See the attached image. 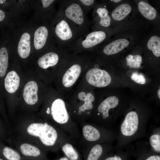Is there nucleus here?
Masks as SVG:
<instances>
[{"mask_svg":"<svg viewBox=\"0 0 160 160\" xmlns=\"http://www.w3.org/2000/svg\"><path fill=\"white\" fill-rule=\"evenodd\" d=\"M89 63L79 83L91 88H103L109 85L111 81L109 73L106 70L99 68L98 65H95L93 68L91 67Z\"/></svg>","mask_w":160,"mask_h":160,"instance_id":"nucleus-8","label":"nucleus"},{"mask_svg":"<svg viewBox=\"0 0 160 160\" xmlns=\"http://www.w3.org/2000/svg\"><path fill=\"white\" fill-rule=\"evenodd\" d=\"M106 37V34L103 31H96L87 33L75 40L68 46L69 51L76 54L81 53L103 42Z\"/></svg>","mask_w":160,"mask_h":160,"instance_id":"nucleus-9","label":"nucleus"},{"mask_svg":"<svg viewBox=\"0 0 160 160\" xmlns=\"http://www.w3.org/2000/svg\"><path fill=\"white\" fill-rule=\"evenodd\" d=\"M30 36L29 33L25 32L21 36L19 41L17 50L20 57L25 58L29 55L31 51Z\"/></svg>","mask_w":160,"mask_h":160,"instance_id":"nucleus-18","label":"nucleus"},{"mask_svg":"<svg viewBox=\"0 0 160 160\" xmlns=\"http://www.w3.org/2000/svg\"><path fill=\"white\" fill-rule=\"evenodd\" d=\"M70 52L67 49L60 55L53 52H48L39 58L38 64L40 68L44 69L56 66L57 65H63Z\"/></svg>","mask_w":160,"mask_h":160,"instance_id":"nucleus-11","label":"nucleus"},{"mask_svg":"<svg viewBox=\"0 0 160 160\" xmlns=\"http://www.w3.org/2000/svg\"><path fill=\"white\" fill-rule=\"evenodd\" d=\"M12 136L35 144L47 152L55 153L60 151L63 143L73 140L58 127L43 118L15 122Z\"/></svg>","mask_w":160,"mask_h":160,"instance_id":"nucleus-1","label":"nucleus"},{"mask_svg":"<svg viewBox=\"0 0 160 160\" xmlns=\"http://www.w3.org/2000/svg\"><path fill=\"white\" fill-rule=\"evenodd\" d=\"M20 82L19 76L15 71H11L7 74L4 79L5 89L8 92L13 93L18 89Z\"/></svg>","mask_w":160,"mask_h":160,"instance_id":"nucleus-17","label":"nucleus"},{"mask_svg":"<svg viewBox=\"0 0 160 160\" xmlns=\"http://www.w3.org/2000/svg\"><path fill=\"white\" fill-rule=\"evenodd\" d=\"M48 34V30L45 26H40L36 30L34 35V44L36 49H41L44 46Z\"/></svg>","mask_w":160,"mask_h":160,"instance_id":"nucleus-19","label":"nucleus"},{"mask_svg":"<svg viewBox=\"0 0 160 160\" xmlns=\"http://www.w3.org/2000/svg\"><path fill=\"white\" fill-rule=\"evenodd\" d=\"M54 160H70L65 156H62Z\"/></svg>","mask_w":160,"mask_h":160,"instance_id":"nucleus-35","label":"nucleus"},{"mask_svg":"<svg viewBox=\"0 0 160 160\" xmlns=\"http://www.w3.org/2000/svg\"><path fill=\"white\" fill-rule=\"evenodd\" d=\"M62 17L56 25L55 31L56 36L60 41L63 47L69 46L78 39L73 30L62 13Z\"/></svg>","mask_w":160,"mask_h":160,"instance_id":"nucleus-10","label":"nucleus"},{"mask_svg":"<svg viewBox=\"0 0 160 160\" xmlns=\"http://www.w3.org/2000/svg\"><path fill=\"white\" fill-rule=\"evenodd\" d=\"M139 10L145 18L152 20L155 18L156 16V11L155 9L147 2L140 1L138 4Z\"/></svg>","mask_w":160,"mask_h":160,"instance_id":"nucleus-21","label":"nucleus"},{"mask_svg":"<svg viewBox=\"0 0 160 160\" xmlns=\"http://www.w3.org/2000/svg\"><path fill=\"white\" fill-rule=\"evenodd\" d=\"M0 160H5L2 157H1V156H0Z\"/></svg>","mask_w":160,"mask_h":160,"instance_id":"nucleus-38","label":"nucleus"},{"mask_svg":"<svg viewBox=\"0 0 160 160\" xmlns=\"http://www.w3.org/2000/svg\"><path fill=\"white\" fill-rule=\"evenodd\" d=\"M43 119L60 129L73 140H79L80 132L78 123L72 119L65 96L58 97L46 105Z\"/></svg>","mask_w":160,"mask_h":160,"instance_id":"nucleus-2","label":"nucleus"},{"mask_svg":"<svg viewBox=\"0 0 160 160\" xmlns=\"http://www.w3.org/2000/svg\"><path fill=\"white\" fill-rule=\"evenodd\" d=\"M38 87L36 82L31 81L27 83L24 88L23 96L25 102L30 105L36 104L38 100Z\"/></svg>","mask_w":160,"mask_h":160,"instance_id":"nucleus-14","label":"nucleus"},{"mask_svg":"<svg viewBox=\"0 0 160 160\" xmlns=\"http://www.w3.org/2000/svg\"><path fill=\"white\" fill-rule=\"evenodd\" d=\"M107 149L103 144L99 143L83 147L82 153L84 160H100L105 155Z\"/></svg>","mask_w":160,"mask_h":160,"instance_id":"nucleus-13","label":"nucleus"},{"mask_svg":"<svg viewBox=\"0 0 160 160\" xmlns=\"http://www.w3.org/2000/svg\"><path fill=\"white\" fill-rule=\"evenodd\" d=\"M12 131L10 123L3 122L0 120V141L7 136L9 138L12 135Z\"/></svg>","mask_w":160,"mask_h":160,"instance_id":"nucleus-26","label":"nucleus"},{"mask_svg":"<svg viewBox=\"0 0 160 160\" xmlns=\"http://www.w3.org/2000/svg\"><path fill=\"white\" fill-rule=\"evenodd\" d=\"M0 156L5 160H25L16 150L4 145L1 141Z\"/></svg>","mask_w":160,"mask_h":160,"instance_id":"nucleus-20","label":"nucleus"},{"mask_svg":"<svg viewBox=\"0 0 160 160\" xmlns=\"http://www.w3.org/2000/svg\"><path fill=\"white\" fill-rule=\"evenodd\" d=\"M150 143L151 146L156 152H160V136L159 135L155 134L150 137Z\"/></svg>","mask_w":160,"mask_h":160,"instance_id":"nucleus-27","label":"nucleus"},{"mask_svg":"<svg viewBox=\"0 0 160 160\" xmlns=\"http://www.w3.org/2000/svg\"><path fill=\"white\" fill-rule=\"evenodd\" d=\"M111 20L110 16L108 15L105 17L100 18L99 23L101 26L107 27L109 26L110 25Z\"/></svg>","mask_w":160,"mask_h":160,"instance_id":"nucleus-30","label":"nucleus"},{"mask_svg":"<svg viewBox=\"0 0 160 160\" xmlns=\"http://www.w3.org/2000/svg\"><path fill=\"white\" fill-rule=\"evenodd\" d=\"M97 12L100 18L105 17L108 15V10L105 8H98L97 10Z\"/></svg>","mask_w":160,"mask_h":160,"instance_id":"nucleus-31","label":"nucleus"},{"mask_svg":"<svg viewBox=\"0 0 160 160\" xmlns=\"http://www.w3.org/2000/svg\"><path fill=\"white\" fill-rule=\"evenodd\" d=\"M54 1V0H42L41 1L43 7L45 8L49 7Z\"/></svg>","mask_w":160,"mask_h":160,"instance_id":"nucleus-33","label":"nucleus"},{"mask_svg":"<svg viewBox=\"0 0 160 160\" xmlns=\"http://www.w3.org/2000/svg\"><path fill=\"white\" fill-rule=\"evenodd\" d=\"M76 142L72 140L65 141L60 146L65 156L70 160H81V154L75 146Z\"/></svg>","mask_w":160,"mask_h":160,"instance_id":"nucleus-15","label":"nucleus"},{"mask_svg":"<svg viewBox=\"0 0 160 160\" xmlns=\"http://www.w3.org/2000/svg\"><path fill=\"white\" fill-rule=\"evenodd\" d=\"M61 11L78 39L88 33L89 25L86 13L78 0L63 1Z\"/></svg>","mask_w":160,"mask_h":160,"instance_id":"nucleus-5","label":"nucleus"},{"mask_svg":"<svg viewBox=\"0 0 160 160\" xmlns=\"http://www.w3.org/2000/svg\"><path fill=\"white\" fill-rule=\"evenodd\" d=\"M8 140L25 160H49L47 152L29 142L11 136Z\"/></svg>","mask_w":160,"mask_h":160,"instance_id":"nucleus-6","label":"nucleus"},{"mask_svg":"<svg viewBox=\"0 0 160 160\" xmlns=\"http://www.w3.org/2000/svg\"><path fill=\"white\" fill-rule=\"evenodd\" d=\"M91 88L79 83L65 96L72 119L77 123L87 121L95 107V97Z\"/></svg>","mask_w":160,"mask_h":160,"instance_id":"nucleus-4","label":"nucleus"},{"mask_svg":"<svg viewBox=\"0 0 160 160\" xmlns=\"http://www.w3.org/2000/svg\"><path fill=\"white\" fill-rule=\"evenodd\" d=\"M145 160H160V156L157 155H152L148 157Z\"/></svg>","mask_w":160,"mask_h":160,"instance_id":"nucleus-34","label":"nucleus"},{"mask_svg":"<svg viewBox=\"0 0 160 160\" xmlns=\"http://www.w3.org/2000/svg\"></svg>","mask_w":160,"mask_h":160,"instance_id":"nucleus-39","label":"nucleus"},{"mask_svg":"<svg viewBox=\"0 0 160 160\" xmlns=\"http://www.w3.org/2000/svg\"><path fill=\"white\" fill-rule=\"evenodd\" d=\"M127 65L130 68H139L142 63V57L139 55H129L126 57Z\"/></svg>","mask_w":160,"mask_h":160,"instance_id":"nucleus-25","label":"nucleus"},{"mask_svg":"<svg viewBox=\"0 0 160 160\" xmlns=\"http://www.w3.org/2000/svg\"><path fill=\"white\" fill-rule=\"evenodd\" d=\"M157 94L159 99H160V89H159L157 91Z\"/></svg>","mask_w":160,"mask_h":160,"instance_id":"nucleus-36","label":"nucleus"},{"mask_svg":"<svg viewBox=\"0 0 160 160\" xmlns=\"http://www.w3.org/2000/svg\"><path fill=\"white\" fill-rule=\"evenodd\" d=\"M129 41L124 39L115 40L106 45L103 48V52L107 55L116 54L128 46Z\"/></svg>","mask_w":160,"mask_h":160,"instance_id":"nucleus-16","label":"nucleus"},{"mask_svg":"<svg viewBox=\"0 0 160 160\" xmlns=\"http://www.w3.org/2000/svg\"><path fill=\"white\" fill-rule=\"evenodd\" d=\"M121 0H113V1L116 3L118 2L119 1H120Z\"/></svg>","mask_w":160,"mask_h":160,"instance_id":"nucleus-37","label":"nucleus"},{"mask_svg":"<svg viewBox=\"0 0 160 160\" xmlns=\"http://www.w3.org/2000/svg\"><path fill=\"white\" fill-rule=\"evenodd\" d=\"M90 63L87 53L70 52L59 75L60 93L65 96L76 87Z\"/></svg>","mask_w":160,"mask_h":160,"instance_id":"nucleus-3","label":"nucleus"},{"mask_svg":"<svg viewBox=\"0 0 160 160\" xmlns=\"http://www.w3.org/2000/svg\"><path fill=\"white\" fill-rule=\"evenodd\" d=\"M8 55L7 49L2 47L0 49V77L6 74L8 67Z\"/></svg>","mask_w":160,"mask_h":160,"instance_id":"nucleus-23","label":"nucleus"},{"mask_svg":"<svg viewBox=\"0 0 160 160\" xmlns=\"http://www.w3.org/2000/svg\"><path fill=\"white\" fill-rule=\"evenodd\" d=\"M131 79L136 83L140 84H144L145 83L146 79L144 75L137 72L133 73L131 76Z\"/></svg>","mask_w":160,"mask_h":160,"instance_id":"nucleus-28","label":"nucleus"},{"mask_svg":"<svg viewBox=\"0 0 160 160\" xmlns=\"http://www.w3.org/2000/svg\"><path fill=\"white\" fill-rule=\"evenodd\" d=\"M131 7L127 4H122L116 8L112 12L111 15L114 20L120 21L124 18L130 12Z\"/></svg>","mask_w":160,"mask_h":160,"instance_id":"nucleus-22","label":"nucleus"},{"mask_svg":"<svg viewBox=\"0 0 160 160\" xmlns=\"http://www.w3.org/2000/svg\"><path fill=\"white\" fill-rule=\"evenodd\" d=\"M78 123L80 127L81 136L79 142L83 147L93 144L100 143L106 140V133L97 124L86 121Z\"/></svg>","mask_w":160,"mask_h":160,"instance_id":"nucleus-7","label":"nucleus"},{"mask_svg":"<svg viewBox=\"0 0 160 160\" xmlns=\"http://www.w3.org/2000/svg\"><path fill=\"white\" fill-rule=\"evenodd\" d=\"M148 49L151 50L155 56H160V38L156 36L151 37L149 40L147 44Z\"/></svg>","mask_w":160,"mask_h":160,"instance_id":"nucleus-24","label":"nucleus"},{"mask_svg":"<svg viewBox=\"0 0 160 160\" xmlns=\"http://www.w3.org/2000/svg\"><path fill=\"white\" fill-rule=\"evenodd\" d=\"M80 4L83 8L84 10L86 13V10L88 7L92 6L94 3L95 1L94 0H78Z\"/></svg>","mask_w":160,"mask_h":160,"instance_id":"nucleus-29","label":"nucleus"},{"mask_svg":"<svg viewBox=\"0 0 160 160\" xmlns=\"http://www.w3.org/2000/svg\"><path fill=\"white\" fill-rule=\"evenodd\" d=\"M139 123L137 113L134 111L129 112L121 125V131L122 134L127 137L132 136L138 129Z\"/></svg>","mask_w":160,"mask_h":160,"instance_id":"nucleus-12","label":"nucleus"},{"mask_svg":"<svg viewBox=\"0 0 160 160\" xmlns=\"http://www.w3.org/2000/svg\"><path fill=\"white\" fill-rule=\"evenodd\" d=\"M100 160H123L120 156H110L104 157L103 156Z\"/></svg>","mask_w":160,"mask_h":160,"instance_id":"nucleus-32","label":"nucleus"}]
</instances>
